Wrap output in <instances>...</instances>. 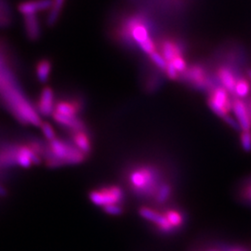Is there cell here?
I'll return each instance as SVG.
<instances>
[{
	"label": "cell",
	"mask_w": 251,
	"mask_h": 251,
	"mask_svg": "<svg viewBox=\"0 0 251 251\" xmlns=\"http://www.w3.org/2000/svg\"><path fill=\"white\" fill-rule=\"evenodd\" d=\"M0 99L20 123L41 127L43 122L37 108L25 96L17 78L5 63L0 65Z\"/></svg>",
	"instance_id": "1"
},
{
	"label": "cell",
	"mask_w": 251,
	"mask_h": 251,
	"mask_svg": "<svg viewBox=\"0 0 251 251\" xmlns=\"http://www.w3.org/2000/svg\"><path fill=\"white\" fill-rule=\"evenodd\" d=\"M87 156L72 141L56 137L46 143L44 160L49 167H60L66 165H78L84 162Z\"/></svg>",
	"instance_id": "2"
},
{
	"label": "cell",
	"mask_w": 251,
	"mask_h": 251,
	"mask_svg": "<svg viewBox=\"0 0 251 251\" xmlns=\"http://www.w3.org/2000/svg\"><path fill=\"white\" fill-rule=\"evenodd\" d=\"M130 190L139 196L156 195L158 192L159 172L157 167L139 165L130 168L127 174Z\"/></svg>",
	"instance_id": "3"
},
{
	"label": "cell",
	"mask_w": 251,
	"mask_h": 251,
	"mask_svg": "<svg viewBox=\"0 0 251 251\" xmlns=\"http://www.w3.org/2000/svg\"><path fill=\"white\" fill-rule=\"evenodd\" d=\"M89 197L93 204L102 208L112 205H122L125 199L123 189L118 185H106L92 190Z\"/></svg>",
	"instance_id": "4"
},
{
	"label": "cell",
	"mask_w": 251,
	"mask_h": 251,
	"mask_svg": "<svg viewBox=\"0 0 251 251\" xmlns=\"http://www.w3.org/2000/svg\"><path fill=\"white\" fill-rule=\"evenodd\" d=\"M208 106L220 117L223 118L232 110V101L229 92L223 87H213L209 92Z\"/></svg>",
	"instance_id": "5"
},
{
	"label": "cell",
	"mask_w": 251,
	"mask_h": 251,
	"mask_svg": "<svg viewBox=\"0 0 251 251\" xmlns=\"http://www.w3.org/2000/svg\"><path fill=\"white\" fill-rule=\"evenodd\" d=\"M83 109L84 101L80 98L68 97L56 102L54 113L68 117H78Z\"/></svg>",
	"instance_id": "6"
},
{
	"label": "cell",
	"mask_w": 251,
	"mask_h": 251,
	"mask_svg": "<svg viewBox=\"0 0 251 251\" xmlns=\"http://www.w3.org/2000/svg\"><path fill=\"white\" fill-rule=\"evenodd\" d=\"M21 143L0 145V169L20 167Z\"/></svg>",
	"instance_id": "7"
},
{
	"label": "cell",
	"mask_w": 251,
	"mask_h": 251,
	"mask_svg": "<svg viewBox=\"0 0 251 251\" xmlns=\"http://www.w3.org/2000/svg\"><path fill=\"white\" fill-rule=\"evenodd\" d=\"M55 103V95L53 90L50 87L46 86L40 92L36 108L40 115L49 116L54 113Z\"/></svg>",
	"instance_id": "8"
},
{
	"label": "cell",
	"mask_w": 251,
	"mask_h": 251,
	"mask_svg": "<svg viewBox=\"0 0 251 251\" xmlns=\"http://www.w3.org/2000/svg\"><path fill=\"white\" fill-rule=\"evenodd\" d=\"M139 213L143 219L157 225V227L160 232L167 233V232L174 231V228L170 225V223L167 222L164 214L159 213L157 210L150 208L148 206L139 207Z\"/></svg>",
	"instance_id": "9"
},
{
	"label": "cell",
	"mask_w": 251,
	"mask_h": 251,
	"mask_svg": "<svg viewBox=\"0 0 251 251\" xmlns=\"http://www.w3.org/2000/svg\"><path fill=\"white\" fill-rule=\"evenodd\" d=\"M183 74L187 81L199 90H206L210 87V81L201 65H193Z\"/></svg>",
	"instance_id": "10"
},
{
	"label": "cell",
	"mask_w": 251,
	"mask_h": 251,
	"mask_svg": "<svg viewBox=\"0 0 251 251\" xmlns=\"http://www.w3.org/2000/svg\"><path fill=\"white\" fill-rule=\"evenodd\" d=\"M232 111L240 125L242 131L251 130V111L248 104L241 99L236 98L232 101Z\"/></svg>",
	"instance_id": "11"
},
{
	"label": "cell",
	"mask_w": 251,
	"mask_h": 251,
	"mask_svg": "<svg viewBox=\"0 0 251 251\" xmlns=\"http://www.w3.org/2000/svg\"><path fill=\"white\" fill-rule=\"evenodd\" d=\"M53 0H29L22 2L18 6L21 14L25 16L37 15V12L49 10L52 6Z\"/></svg>",
	"instance_id": "12"
},
{
	"label": "cell",
	"mask_w": 251,
	"mask_h": 251,
	"mask_svg": "<svg viewBox=\"0 0 251 251\" xmlns=\"http://www.w3.org/2000/svg\"><path fill=\"white\" fill-rule=\"evenodd\" d=\"M71 141L87 157L92 152V138L89 130L69 132Z\"/></svg>",
	"instance_id": "13"
},
{
	"label": "cell",
	"mask_w": 251,
	"mask_h": 251,
	"mask_svg": "<svg viewBox=\"0 0 251 251\" xmlns=\"http://www.w3.org/2000/svg\"><path fill=\"white\" fill-rule=\"evenodd\" d=\"M217 76L222 84V87L228 92L234 94L237 79L235 78V75L232 73V70L226 66H221L217 70Z\"/></svg>",
	"instance_id": "14"
},
{
	"label": "cell",
	"mask_w": 251,
	"mask_h": 251,
	"mask_svg": "<svg viewBox=\"0 0 251 251\" xmlns=\"http://www.w3.org/2000/svg\"><path fill=\"white\" fill-rule=\"evenodd\" d=\"M161 54L167 63H171L176 57L183 56V49L176 42L165 40L161 44Z\"/></svg>",
	"instance_id": "15"
},
{
	"label": "cell",
	"mask_w": 251,
	"mask_h": 251,
	"mask_svg": "<svg viewBox=\"0 0 251 251\" xmlns=\"http://www.w3.org/2000/svg\"><path fill=\"white\" fill-rule=\"evenodd\" d=\"M24 28L26 36L32 41H36L41 35V27L37 15L24 17Z\"/></svg>",
	"instance_id": "16"
},
{
	"label": "cell",
	"mask_w": 251,
	"mask_h": 251,
	"mask_svg": "<svg viewBox=\"0 0 251 251\" xmlns=\"http://www.w3.org/2000/svg\"><path fill=\"white\" fill-rule=\"evenodd\" d=\"M52 64L47 59H42L37 64L36 66V74L37 80L40 83H46L48 80L49 74L51 73Z\"/></svg>",
	"instance_id": "17"
},
{
	"label": "cell",
	"mask_w": 251,
	"mask_h": 251,
	"mask_svg": "<svg viewBox=\"0 0 251 251\" xmlns=\"http://www.w3.org/2000/svg\"><path fill=\"white\" fill-rule=\"evenodd\" d=\"M65 1L66 0H53L52 6L49 9V12L46 17V23L48 26L55 25L56 23L59 21L61 12L65 6Z\"/></svg>",
	"instance_id": "18"
},
{
	"label": "cell",
	"mask_w": 251,
	"mask_h": 251,
	"mask_svg": "<svg viewBox=\"0 0 251 251\" xmlns=\"http://www.w3.org/2000/svg\"><path fill=\"white\" fill-rule=\"evenodd\" d=\"M164 216L166 217L167 222L170 223V225L176 229L180 228L184 222V218L183 215L182 214L181 211L177 210V209H167L165 211Z\"/></svg>",
	"instance_id": "19"
},
{
	"label": "cell",
	"mask_w": 251,
	"mask_h": 251,
	"mask_svg": "<svg viewBox=\"0 0 251 251\" xmlns=\"http://www.w3.org/2000/svg\"><path fill=\"white\" fill-rule=\"evenodd\" d=\"M172 193V187L170 184L168 183H162L159 186L158 188V192L155 195V198H156V201L157 203L159 204H164L167 201V199L170 197Z\"/></svg>",
	"instance_id": "20"
},
{
	"label": "cell",
	"mask_w": 251,
	"mask_h": 251,
	"mask_svg": "<svg viewBox=\"0 0 251 251\" xmlns=\"http://www.w3.org/2000/svg\"><path fill=\"white\" fill-rule=\"evenodd\" d=\"M250 91H251L250 81L244 77L237 79V82L235 85V90H234V95H236L239 99L245 98L246 96L249 95Z\"/></svg>",
	"instance_id": "21"
},
{
	"label": "cell",
	"mask_w": 251,
	"mask_h": 251,
	"mask_svg": "<svg viewBox=\"0 0 251 251\" xmlns=\"http://www.w3.org/2000/svg\"><path fill=\"white\" fill-rule=\"evenodd\" d=\"M149 56H150L151 60L153 61V63L157 65L160 70L165 71V72L167 71V62L161 53H159L158 51H155L154 53H152L151 55Z\"/></svg>",
	"instance_id": "22"
},
{
	"label": "cell",
	"mask_w": 251,
	"mask_h": 251,
	"mask_svg": "<svg viewBox=\"0 0 251 251\" xmlns=\"http://www.w3.org/2000/svg\"><path fill=\"white\" fill-rule=\"evenodd\" d=\"M139 48L144 52L146 53L147 55H151L152 53H154L155 51H157V46L154 42V40L150 37L146 41H144L143 43L139 44Z\"/></svg>",
	"instance_id": "23"
},
{
	"label": "cell",
	"mask_w": 251,
	"mask_h": 251,
	"mask_svg": "<svg viewBox=\"0 0 251 251\" xmlns=\"http://www.w3.org/2000/svg\"><path fill=\"white\" fill-rule=\"evenodd\" d=\"M41 130H42V132H43L45 138H46L48 141L55 139L56 137H57V136H56L55 130L53 129V127H52L49 123H47V122H43V123H42V125H41Z\"/></svg>",
	"instance_id": "24"
},
{
	"label": "cell",
	"mask_w": 251,
	"mask_h": 251,
	"mask_svg": "<svg viewBox=\"0 0 251 251\" xmlns=\"http://www.w3.org/2000/svg\"><path fill=\"white\" fill-rule=\"evenodd\" d=\"M240 141H241L242 148L244 149L246 152H251V130L242 131Z\"/></svg>",
	"instance_id": "25"
},
{
	"label": "cell",
	"mask_w": 251,
	"mask_h": 251,
	"mask_svg": "<svg viewBox=\"0 0 251 251\" xmlns=\"http://www.w3.org/2000/svg\"><path fill=\"white\" fill-rule=\"evenodd\" d=\"M171 64L174 65V67L176 68V70L178 71L179 74H183V73H185L186 70L188 69V68H187L186 61L183 59V56L176 57V58L171 62Z\"/></svg>",
	"instance_id": "26"
},
{
	"label": "cell",
	"mask_w": 251,
	"mask_h": 251,
	"mask_svg": "<svg viewBox=\"0 0 251 251\" xmlns=\"http://www.w3.org/2000/svg\"><path fill=\"white\" fill-rule=\"evenodd\" d=\"M103 211L112 216H118L124 212L122 205H112L103 207Z\"/></svg>",
	"instance_id": "27"
},
{
	"label": "cell",
	"mask_w": 251,
	"mask_h": 251,
	"mask_svg": "<svg viewBox=\"0 0 251 251\" xmlns=\"http://www.w3.org/2000/svg\"><path fill=\"white\" fill-rule=\"evenodd\" d=\"M167 77L172 79V80H177L179 78V73L176 70V68L174 67V65L171 63H167Z\"/></svg>",
	"instance_id": "28"
},
{
	"label": "cell",
	"mask_w": 251,
	"mask_h": 251,
	"mask_svg": "<svg viewBox=\"0 0 251 251\" xmlns=\"http://www.w3.org/2000/svg\"><path fill=\"white\" fill-rule=\"evenodd\" d=\"M223 119L225 121V123H227L233 130H241V128H240V125H239L238 121L233 119L230 114L224 116Z\"/></svg>",
	"instance_id": "29"
},
{
	"label": "cell",
	"mask_w": 251,
	"mask_h": 251,
	"mask_svg": "<svg viewBox=\"0 0 251 251\" xmlns=\"http://www.w3.org/2000/svg\"><path fill=\"white\" fill-rule=\"evenodd\" d=\"M244 195L250 201H251V184L247 186V188L244 191Z\"/></svg>",
	"instance_id": "30"
},
{
	"label": "cell",
	"mask_w": 251,
	"mask_h": 251,
	"mask_svg": "<svg viewBox=\"0 0 251 251\" xmlns=\"http://www.w3.org/2000/svg\"><path fill=\"white\" fill-rule=\"evenodd\" d=\"M7 195V189L0 183V196Z\"/></svg>",
	"instance_id": "31"
},
{
	"label": "cell",
	"mask_w": 251,
	"mask_h": 251,
	"mask_svg": "<svg viewBox=\"0 0 251 251\" xmlns=\"http://www.w3.org/2000/svg\"><path fill=\"white\" fill-rule=\"evenodd\" d=\"M248 76H249V79H250V81L251 82V69L248 70Z\"/></svg>",
	"instance_id": "32"
},
{
	"label": "cell",
	"mask_w": 251,
	"mask_h": 251,
	"mask_svg": "<svg viewBox=\"0 0 251 251\" xmlns=\"http://www.w3.org/2000/svg\"><path fill=\"white\" fill-rule=\"evenodd\" d=\"M240 251V250H232V251Z\"/></svg>",
	"instance_id": "33"
},
{
	"label": "cell",
	"mask_w": 251,
	"mask_h": 251,
	"mask_svg": "<svg viewBox=\"0 0 251 251\" xmlns=\"http://www.w3.org/2000/svg\"></svg>",
	"instance_id": "34"
},
{
	"label": "cell",
	"mask_w": 251,
	"mask_h": 251,
	"mask_svg": "<svg viewBox=\"0 0 251 251\" xmlns=\"http://www.w3.org/2000/svg\"></svg>",
	"instance_id": "35"
}]
</instances>
